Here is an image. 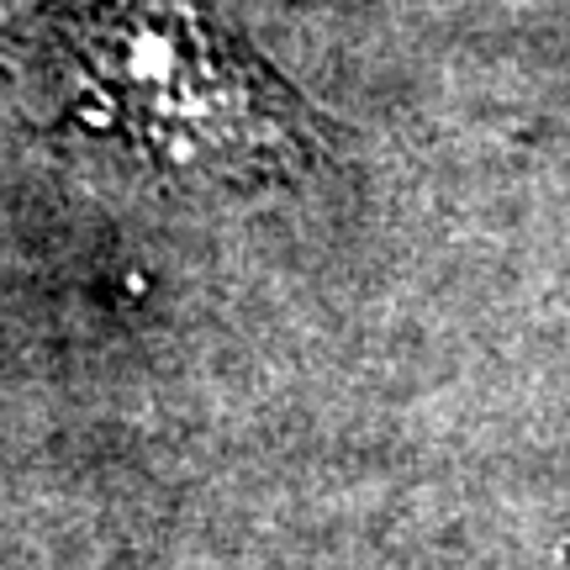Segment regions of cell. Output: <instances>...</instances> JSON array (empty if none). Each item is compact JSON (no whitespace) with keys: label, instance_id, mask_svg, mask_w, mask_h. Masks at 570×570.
<instances>
[{"label":"cell","instance_id":"1","mask_svg":"<svg viewBox=\"0 0 570 570\" xmlns=\"http://www.w3.org/2000/svg\"><path fill=\"white\" fill-rule=\"evenodd\" d=\"M59 69L85 127L164 169L269 180L312 154L296 96L190 0H90L63 27Z\"/></svg>","mask_w":570,"mask_h":570}]
</instances>
